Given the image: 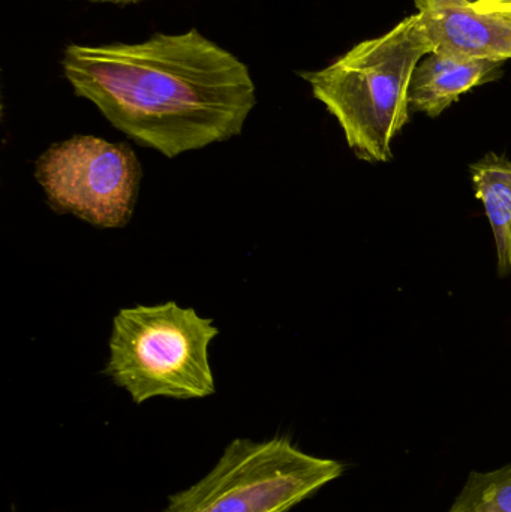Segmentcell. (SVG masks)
I'll list each match as a JSON object with an SVG mask.
<instances>
[{"label": "cell", "mask_w": 511, "mask_h": 512, "mask_svg": "<svg viewBox=\"0 0 511 512\" xmlns=\"http://www.w3.org/2000/svg\"><path fill=\"white\" fill-rule=\"evenodd\" d=\"M218 334L213 319L174 301L126 307L113 321L105 373L137 405L204 399L216 391L209 345Z\"/></svg>", "instance_id": "cell-3"}, {"label": "cell", "mask_w": 511, "mask_h": 512, "mask_svg": "<svg viewBox=\"0 0 511 512\" xmlns=\"http://www.w3.org/2000/svg\"><path fill=\"white\" fill-rule=\"evenodd\" d=\"M501 75V62L461 59L441 53L426 54L411 78L410 110L435 119L458 102L464 93L492 83Z\"/></svg>", "instance_id": "cell-7"}, {"label": "cell", "mask_w": 511, "mask_h": 512, "mask_svg": "<svg viewBox=\"0 0 511 512\" xmlns=\"http://www.w3.org/2000/svg\"><path fill=\"white\" fill-rule=\"evenodd\" d=\"M471 3L479 2V0H470Z\"/></svg>", "instance_id": "cell-12"}, {"label": "cell", "mask_w": 511, "mask_h": 512, "mask_svg": "<svg viewBox=\"0 0 511 512\" xmlns=\"http://www.w3.org/2000/svg\"><path fill=\"white\" fill-rule=\"evenodd\" d=\"M62 68L78 98L168 159L242 134L257 104L248 65L198 29L137 44H71Z\"/></svg>", "instance_id": "cell-1"}, {"label": "cell", "mask_w": 511, "mask_h": 512, "mask_svg": "<svg viewBox=\"0 0 511 512\" xmlns=\"http://www.w3.org/2000/svg\"><path fill=\"white\" fill-rule=\"evenodd\" d=\"M432 53L468 60H511V11H482L470 0H416Z\"/></svg>", "instance_id": "cell-6"}, {"label": "cell", "mask_w": 511, "mask_h": 512, "mask_svg": "<svg viewBox=\"0 0 511 512\" xmlns=\"http://www.w3.org/2000/svg\"><path fill=\"white\" fill-rule=\"evenodd\" d=\"M342 474V463L305 453L288 438L234 439L164 512H288Z\"/></svg>", "instance_id": "cell-4"}, {"label": "cell", "mask_w": 511, "mask_h": 512, "mask_svg": "<svg viewBox=\"0 0 511 512\" xmlns=\"http://www.w3.org/2000/svg\"><path fill=\"white\" fill-rule=\"evenodd\" d=\"M476 197L485 206L497 246L498 271H511V162L489 153L471 165Z\"/></svg>", "instance_id": "cell-8"}, {"label": "cell", "mask_w": 511, "mask_h": 512, "mask_svg": "<svg viewBox=\"0 0 511 512\" xmlns=\"http://www.w3.org/2000/svg\"><path fill=\"white\" fill-rule=\"evenodd\" d=\"M449 512H511V465L473 472Z\"/></svg>", "instance_id": "cell-9"}, {"label": "cell", "mask_w": 511, "mask_h": 512, "mask_svg": "<svg viewBox=\"0 0 511 512\" xmlns=\"http://www.w3.org/2000/svg\"><path fill=\"white\" fill-rule=\"evenodd\" d=\"M93 3H110V5H135V3L147 2V0H87Z\"/></svg>", "instance_id": "cell-11"}, {"label": "cell", "mask_w": 511, "mask_h": 512, "mask_svg": "<svg viewBox=\"0 0 511 512\" xmlns=\"http://www.w3.org/2000/svg\"><path fill=\"white\" fill-rule=\"evenodd\" d=\"M429 53L431 42L414 14L390 32L360 42L332 65L300 77L338 120L357 158L389 162L393 138L410 119L414 69Z\"/></svg>", "instance_id": "cell-2"}, {"label": "cell", "mask_w": 511, "mask_h": 512, "mask_svg": "<svg viewBox=\"0 0 511 512\" xmlns=\"http://www.w3.org/2000/svg\"><path fill=\"white\" fill-rule=\"evenodd\" d=\"M473 5L482 11H511V0H479Z\"/></svg>", "instance_id": "cell-10"}, {"label": "cell", "mask_w": 511, "mask_h": 512, "mask_svg": "<svg viewBox=\"0 0 511 512\" xmlns=\"http://www.w3.org/2000/svg\"><path fill=\"white\" fill-rule=\"evenodd\" d=\"M35 177L57 215L123 228L134 215L141 165L128 144L74 135L36 159Z\"/></svg>", "instance_id": "cell-5"}]
</instances>
